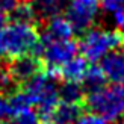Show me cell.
I'll use <instances>...</instances> for the list:
<instances>
[{"label":"cell","mask_w":124,"mask_h":124,"mask_svg":"<svg viewBox=\"0 0 124 124\" xmlns=\"http://www.w3.org/2000/svg\"><path fill=\"white\" fill-rule=\"evenodd\" d=\"M83 106L104 121L115 123L124 118V85H103L85 94Z\"/></svg>","instance_id":"6da1fadb"},{"label":"cell","mask_w":124,"mask_h":124,"mask_svg":"<svg viewBox=\"0 0 124 124\" xmlns=\"http://www.w3.org/2000/svg\"><path fill=\"white\" fill-rule=\"evenodd\" d=\"M77 52L79 46L73 39H53L46 35H41L32 54L42 62V68L46 73L58 79L59 68L73 59Z\"/></svg>","instance_id":"7a4b0ae2"},{"label":"cell","mask_w":124,"mask_h":124,"mask_svg":"<svg viewBox=\"0 0 124 124\" xmlns=\"http://www.w3.org/2000/svg\"><path fill=\"white\" fill-rule=\"evenodd\" d=\"M82 56L88 62H97L114 50L124 48V32L106 29H89L77 42Z\"/></svg>","instance_id":"3957f363"},{"label":"cell","mask_w":124,"mask_h":124,"mask_svg":"<svg viewBox=\"0 0 124 124\" xmlns=\"http://www.w3.org/2000/svg\"><path fill=\"white\" fill-rule=\"evenodd\" d=\"M3 44L6 54L12 59L21 54L32 53L39 41V30L36 24L11 23L2 29Z\"/></svg>","instance_id":"277c9868"},{"label":"cell","mask_w":124,"mask_h":124,"mask_svg":"<svg viewBox=\"0 0 124 124\" xmlns=\"http://www.w3.org/2000/svg\"><path fill=\"white\" fill-rule=\"evenodd\" d=\"M100 9V0H71L67 9V18L76 32L88 30Z\"/></svg>","instance_id":"5b68a950"},{"label":"cell","mask_w":124,"mask_h":124,"mask_svg":"<svg viewBox=\"0 0 124 124\" xmlns=\"http://www.w3.org/2000/svg\"><path fill=\"white\" fill-rule=\"evenodd\" d=\"M6 68H8V73L11 74L12 80L18 85V88L26 82H29L30 79H33L36 74L44 71L42 62L36 56H33L32 53L12 58L9 64H6Z\"/></svg>","instance_id":"8992f818"},{"label":"cell","mask_w":124,"mask_h":124,"mask_svg":"<svg viewBox=\"0 0 124 124\" xmlns=\"http://www.w3.org/2000/svg\"><path fill=\"white\" fill-rule=\"evenodd\" d=\"M100 68L106 80L114 85H124V48L114 50L101 58Z\"/></svg>","instance_id":"52a82bcc"},{"label":"cell","mask_w":124,"mask_h":124,"mask_svg":"<svg viewBox=\"0 0 124 124\" xmlns=\"http://www.w3.org/2000/svg\"><path fill=\"white\" fill-rule=\"evenodd\" d=\"M86 70H88V61L83 56H74L59 68L58 79L64 80V82L80 83L86 74Z\"/></svg>","instance_id":"ba28073f"},{"label":"cell","mask_w":124,"mask_h":124,"mask_svg":"<svg viewBox=\"0 0 124 124\" xmlns=\"http://www.w3.org/2000/svg\"><path fill=\"white\" fill-rule=\"evenodd\" d=\"M73 33H74V29L67 17L56 14L47 18L46 32H44L46 36L53 39H71Z\"/></svg>","instance_id":"9c48e42d"},{"label":"cell","mask_w":124,"mask_h":124,"mask_svg":"<svg viewBox=\"0 0 124 124\" xmlns=\"http://www.w3.org/2000/svg\"><path fill=\"white\" fill-rule=\"evenodd\" d=\"M83 109V104L59 101L50 116V121L54 124H74V121L82 115Z\"/></svg>","instance_id":"30bf717a"},{"label":"cell","mask_w":124,"mask_h":124,"mask_svg":"<svg viewBox=\"0 0 124 124\" xmlns=\"http://www.w3.org/2000/svg\"><path fill=\"white\" fill-rule=\"evenodd\" d=\"M8 20H11L12 23H26V24H36L38 20V12L35 11L33 5L29 0L21 2L17 8L8 14ZM38 26V24H36Z\"/></svg>","instance_id":"8fae6325"},{"label":"cell","mask_w":124,"mask_h":124,"mask_svg":"<svg viewBox=\"0 0 124 124\" xmlns=\"http://www.w3.org/2000/svg\"><path fill=\"white\" fill-rule=\"evenodd\" d=\"M58 94H59V100L67 103L83 104L85 100V89L82 88V85L74 82H64L61 86H58Z\"/></svg>","instance_id":"7c38bea8"},{"label":"cell","mask_w":124,"mask_h":124,"mask_svg":"<svg viewBox=\"0 0 124 124\" xmlns=\"http://www.w3.org/2000/svg\"><path fill=\"white\" fill-rule=\"evenodd\" d=\"M29 2L33 5L35 11L41 15V18H48L59 14V11L65 5V0H29Z\"/></svg>","instance_id":"4fadbf2b"},{"label":"cell","mask_w":124,"mask_h":124,"mask_svg":"<svg viewBox=\"0 0 124 124\" xmlns=\"http://www.w3.org/2000/svg\"><path fill=\"white\" fill-rule=\"evenodd\" d=\"M82 82L85 83V88L89 92V91L98 89V88H101L103 85H106V77H104V73L100 67L91 65V67H88V70H86V74H85Z\"/></svg>","instance_id":"5bb4252c"},{"label":"cell","mask_w":124,"mask_h":124,"mask_svg":"<svg viewBox=\"0 0 124 124\" xmlns=\"http://www.w3.org/2000/svg\"><path fill=\"white\" fill-rule=\"evenodd\" d=\"M11 124H39V116L32 109H24L14 115V121Z\"/></svg>","instance_id":"9a60e30c"},{"label":"cell","mask_w":124,"mask_h":124,"mask_svg":"<svg viewBox=\"0 0 124 124\" xmlns=\"http://www.w3.org/2000/svg\"><path fill=\"white\" fill-rule=\"evenodd\" d=\"M11 116H14V110L9 103L8 95L0 94V124L2 123H8Z\"/></svg>","instance_id":"2e32d148"},{"label":"cell","mask_w":124,"mask_h":124,"mask_svg":"<svg viewBox=\"0 0 124 124\" xmlns=\"http://www.w3.org/2000/svg\"><path fill=\"white\" fill-rule=\"evenodd\" d=\"M74 124H108V121H104L101 116H98L92 112L82 114L79 118L74 121Z\"/></svg>","instance_id":"e0dca14e"},{"label":"cell","mask_w":124,"mask_h":124,"mask_svg":"<svg viewBox=\"0 0 124 124\" xmlns=\"http://www.w3.org/2000/svg\"><path fill=\"white\" fill-rule=\"evenodd\" d=\"M100 6L108 12H115L124 8V0H100Z\"/></svg>","instance_id":"ac0fdd59"},{"label":"cell","mask_w":124,"mask_h":124,"mask_svg":"<svg viewBox=\"0 0 124 124\" xmlns=\"http://www.w3.org/2000/svg\"><path fill=\"white\" fill-rule=\"evenodd\" d=\"M21 2H24V0H0V9L5 14H11Z\"/></svg>","instance_id":"d6986e66"},{"label":"cell","mask_w":124,"mask_h":124,"mask_svg":"<svg viewBox=\"0 0 124 124\" xmlns=\"http://www.w3.org/2000/svg\"><path fill=\"white\" fill-rule=\"evenodd\" d=\"M114 20H115V24L118 27V30L124 32V8L114 12Z\"/></svg>","instance_id":"ffe728a7"},{"label":"cell","mask_w":124,"mask_h":124,"mask_svg":"<svg viewBox=\"0 0 124 124\" xmlns=\"http://www.w3.org/2000/svg\"><path fill=\"white\" fill-rule=\"evenodd\" d=\"M6 23H8V14H5V12L0 9V30L6 26Z\"/></svg>","instance_id":"44dd1931"},{"label":"cell","mask_w":124,"mask_h":124,"mask_svg":"<svg viewBox=\"0 0 124 124\" xmlns=\"http://www.w3.org/2000/svg\"><path fill=\"white\" fill-rule=\"evenodd\" d=\"M3 54H6V52H5V44H3V36H2V30H0V58H2Z\"/></svg>","instance_id":"7402d4cb"},{"label":"cell","mask_w":124,"mask_h":124,"mask_svg":"<svg viewBox=\"0 0 124 124\" xmlns=\"http://www.w3.org/2000/svg\"><path fill=\"white\" fill-rule=\"evenodd\" d=\"M41 124H54V123H52V121H50V120H46V121H42V123H41Z\"/></svg>","instance_id":"603a6c76"},{"label":"cell","mask_w":124,"mask_h":124,"mask_svg":"<svg viewBox=\"0 0 124 124\" xmlns=\"http://www.w3.org/2000/svg\"><path fill=\"white\" fill-rule=\"evenodd\" d=\"M121 124H124V121H123V123H121Z\"/></svg>","instance_id":"cb8c5ba5"}]
</instances>
